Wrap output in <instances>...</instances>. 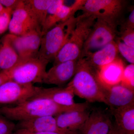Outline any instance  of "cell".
Returning <instances> with one entry per match:
<instances>
[{
  "mask_svg": "<svg viewBox=\"0 0 134 134\" xmlns=\"http://www.w3.org/2000/svg\"><path fill=\"white\" fill-rule=\"evenodd\" d=\"M10 81L6 72H0V86L6 82Z\"/></svg>",
  "mask_w": 134,
  "mask_h": 134,
  "instance_id": "1f68e13d",
  "label": "cell"
},
{
  "mask_svg": "<svg viewBox=\"0 0 134 134\" xmlns=\"http://www.w3.org/2000/svg\"><path fill=\"white\" fill-rule=\"evenodd\" d=\"M111 111L115 125L121 131L125 134H134V104Z\"/></svg>",
  "mask_w": 134,
  "mask_h": 134,
  "instance_id": "44dd1931",
  "label": "cell"
},
{
  "mask_svg": "<svg viewBox=\"0 0 134 134\" xmlns=\"http://www.w3.org/2000/svg\"><path fill=\"white\" fill-rule=\"evenodd\" d=\"M16 133L19 134H63L55 132H29L24 130H16Z\"/></svg>",
  "mask_w": 134,
  "mask_h": 134,
  "instance_id": "4dcf8cb0",
  "label": "cell"
},
{
  "mask_svg": "<svg viewBox=\"0 0 134 134\" xmlns=\"http://www.w3.org/2000/svg\"><path fill=\"white\" fill-rule=\"evenodd\" d=\"M114 126L108 113L100 108H95L77 134H110Z\"/></svg>",
  "mask_w": 134,
  "mask_h": 134,
  "instance_id": "8fae6325",
  "label": "cell"
},
{
  "mask_svg": "<svg viewBox=\"0 0 134 134\" xmlns=\"http://www.w3.org/2000/svg\"><path fill=\"white\" fill-rule=\"evenodd\" d=\"M40 87L33 84H20L12 81L0 86V108L13 106L33 97Z\"/></svg>",
  "mask_w": 134,
  "mask_h": 134,
  "instance_id": "ba28073f",
  "label": "cell"
},
{
  "mask_svg": "<svg viewBox=\"0 0 134 134\" xmlns=\"http://www.w3.org/2000/svg\"><path fill=\"white\" fill-rule=\"evenodd\" d=\"M125 68L122 61L118 58L102 67L99 70V76L103 85L110 86L120 83Z\"/></svg>",
  "mask_w": 134,
  "mask_h": 134,
  "instance_id": "ffe728a7",
  "label": "cell"
},
{
  "mask_svg": "<svg viewBox=\"0 0 134 134\" xmlns=\"http://www.w3.org/2000/svg\"><path fill=\"white\" fill-rule=\"evenodd\" d=\"M120 29H134V10L132 9L128 18L121 24Z\"/></svg>",
  "mask_w": 134,
  "mask_h": 134,
  "instance_id": "f1b7e54d",
  "label": "cell"
},
{
  "mask_svg": "<svg viewBox=\"0 0 134 134\" xmlns=\"http://www.w3.org/2000/svg\"><path fill=\"white\" fill-rule=\"evenodd\" d=\"M116 44L119 52L130 64L134 63V48L127 46L121 41L120 38H117Z\"/></svg>",
  "mask_w": 134,
  "mask_h": 134,
  "instance_id": "603a6c76",
  "label": "cell"
},
{
  "mask_svg": "<svg viewBox=\"0 0 134 134\" xmlns=\"http://www.w3.org/2000/svg\"><path fill=\"white\" fill-rule=\"evenodd\" d=\"M91 112L89 108L74 110L61 113L54 117L59 128L69 133L77 134Z\"/></svg>",
  "mask_w": 134,
  "mask_h": 134,
  "instance_id": "5bb4252c",
  "label": "cell"
},
{
  "mask_svg": "<svg viewBox=\"0 0 134 134\" xmlns=\"http://www.w3.org/2000/svg\"><path fill=\"white\" fill-rule=\"evenodd\" d=\"M49 62L38 57L20 60L12 69L6 72L10 81L20 84L42 83Z\"/></svg>",
  "mask_w": 134,
  "mask_h": 134,
  "instance_id": "5b68a950",
  "label": "cell"
},
{
  "mask_svg": "<svg viewBox=\"0 0 134 134\" xmlns=\"http://www.w3.org/2000/svg\"><path fill=\"white\" fill-rule=\"evenodd\" d=\"M120 39L127 46L134 48V29H120Z\"/></svg>",
  "mask_w": 134,
  "mask_h": 134,
  "instance_id": "4316f807",
  "label": "cell"
},
{
  "mask_svg": "<svg viewBox=\"0 0 134 134\" xmlns=\"http://www.w3.org/2000/svg\"><path fill=\"white\" fill-rule=\"evenodd\" d=\"M12 14V10L8 8L0 13V34L4 33L8 29Z\"/></svg>",
  "mask_w": 134,
  "mask_h": 134,
  "instance_id": "d4e9b609",
  "label": "cell"
},
{
  "mask_svg": "<svg viewBox=\"0 0 134 134\" xmlns=\"http://www.w3.org/2000/svg\"><path fill=\"white\" fill-rule=\"evenodd\" d=\"M64 2L63 0H53L48 8L47 17L56 14L64 5Z\"/></svg>",
  "mask_w": 134,
  "mask_h": 134,
  "instance_id": "83f0119b",
  "label": "cell"
},
{
  "mask_svg": "<svg viewBox=\"0 0 134 134\" xmlns=\"http://www.w3.org/2000/svg\"><path fill=\"white\" fill-rule=\"evenodd\" d=\"M9 34L12 45L20 60L38 57L42 36L41 31L34 30L21 36Z\"/></svg>",
  "mask_w": 134,
  "mask_h": 134,
  "instance_id": "30bf717a",
  "label": "cell"
},
{
  "mask_svg": "<svg viewBox=\"0 0 134 134\" xmlns=\"http://www.w3.org/2000/svg\"><path fill=\"white\" fill-rule=\"evenodd\" d=\"M20 60L12 45L9 34L5 35L0 40V72L12 69Z\"/></svg>",
  "mask_w": 134,
  "mask_h": 134,
  "instance_id": "d6986e66",
  "label": "cell"
},
{
  "mask_svg": "<svg viewBox=\"0 0 134 134\" xmlns=\"http://www.w3.org/2000/svg\"><path fill=\"white\" fill-rule=\"evenodd\" d=\"M96 19L95 16L85 13L77 17L69 38L56 55L54 64L80 59L84 44Z\"/></svg>",
  "mask_w": 134,
  "mask_h": 134,
  "instance_id": "3957f363",
  "label": "cell"
},
{
  "mask_svg": "<svg viewBox=\"0 0 134 134\" xmlns=\"http://www.w3.org/2000/svg\"><path fill=\"white\" fill-rule=\"evenodd\" d=\"M119 50L115 41L100 50L89 54L85 58L89 63L99 71L100 69L117 59Z\"/></svg>",
  "mask_w": 134,
  "mask_h": 134,
  "instance_id": "e0dca14e",
  "label": "cell"
},
{
  "mask_svg": "<svg viewBox=\"0 0 134 134\" xmlns=\"http://www.w3.org/2000/svg\"><path fill=\"white\" fill-rule=\"evenodd\" d=\"M77 95L87 102L104 103V86L100 81L99 71L91 65L85 58H80L74 76L67 85Z\"/></svg>",
  "mask_w": 134,
  "mask_h": 134,
  "instance_id": "7a4b0ae2",
  "label": "cell"
},
{
  "mask_svg": "<svg viewBox=\"0 0 134 134\" xmlns=\"http://www.w3.org/2000/svg\"><path fill=\"white\" fill-rule=\"evenodd\" d=\"M89 106L85 102L77 107H65L48 99L32 98L17 105L0 108V114L11 121L18 122L41 116H55L65 112L87 109Z\"/></svg>",
  "mask_w": 134,
  "mask_h": 134,
  "instance_id": "6da1fadb",
  "label": "cell"
},
{
  "mask_svg": "<svg viewBox=\"0 0 134 134\" xmlns=\"http://www.w3.org/2000/svg\"><path fill=\"white\" fill-rule=\"evenodd\" d=\"M6 8L3 7L1 3H0V13L3 12V10H5Z\"/></svg>",
  "mask_w": 134,
  "mask_h": 134,
  "instance_id": "836d02e7",
  "label": "cell"
},
{
  "mask_svg": "<svg viewBox=\"0 0 134 134\" xmlns=\"http://www.w3.org/2000/svg\"><path fill=\"white\" fill-rule=\"evenodd\" d=\"M121 83L134 90V65L130 64L125 68Z\"/></svg>",
  "mask_w": 134,
  "mask_h": 134,
  "instance_id": "cb8c5ba5",
  "label": "cell"
},
{
  "mask_svg": "<svg viewBox=\"0 0 134 134\" xmlns=\"http://www.w3.org/2000/svg\"><path fill=\"white\" fill-rule=\"evenodd\" d=\"M76 18L56 25L42 35L38 57L50 62L53 60L69 38Z\"/></svg>",
  "mask_w": 134,
  "mask_h": 134,
  "instance_id": "277c9868",
  "label": "cell"
},
{
  "mask_svg": "<svg viewBox=\"0 0 134 134\" xmlns=\"http://www.w3.org/2000/svg\"><path fill=\"white\" fill-rule=\"evenodd\" d=\"M104 103L111 110L123 108L134 104V91L121 83L110 86H104Z\"/></svg>",
  "mask_w": 134,
  "mask_h": 134,
  "instance_id": "7c38bea8",
  "label": "cell"
},
{
  "mask_svg": "<svg viewBox=\"0 0 134 134\" xmlns=\"http://www.w3.org/2000/svg\"><path fill=\"white\" fill-rule=\"evenodd\" d=\"M9 134H19L17 133H16V132L15 133H13L12 132V133H10Z\"/></svg>",
  "mask_w": 134,
  "mask_h": 134,
  "instance_id": "e575fe53",
  "label": "cell"
},
{
  "mask_svg": "<svg viewBox=\"0 0 134 134\" xmlns=\"http://www.w3.org/2000/svg\"><path fill=\"white\" fill-rule=\"evenodd\" d=\"M110 134H125L124 133L121 131L115 125H114L113 128L112 130L110 132Z\"/></svg>",
  "mask_w": 134,
  "mask_h": 134,
  "instance_id": "d6a6232c",
  "label": "cell"
},
{
  "mask_svg": "<svg viewBox=\"0 0 134 134\" xmlns=\"http://www.w3.org/2000/svg\"><path fill=\"white\" fill-rule=\"evenodd\" d=\"M85 1L86 0H77L70 7L64 4L56 14L47 17L41 29L42 35L56 25L74 16L76 12L80 10Z\"/></svg>",
  "mask_w": 134,
  "mask_h": 134,
  "instance_id": "ac0fdd59",
  "label": "cell"
},
{
  "mask_svg": "<svg viewBox=\"0 0 134 134\" xmlns=\"http://www.w3.org/2000/svg\"><path fill=\"white\" fill-rule=\"evenodd\" d=\"M20 1V0H0V3L6 8L11 9L13 13Z\"/></svg>",
  "mask_w": 134,
  "mask_h": 134,
  "instance_id": "f546056e",
  "label": "cell"
},
{
  "mask_svg": "<svg viewBox=\"0 0 134 134\" xmlns=\"http://www.w3.org/2000/svg\"><path fill=\"white\" fill-rule=\"evenodd\" d=\"M74 94L66 86L44 88L40 87L38 92L32 98H43L48 99L59 105L67 107H76L82 103H75L74 100Z\"/></svg>",
  "mask_w": 134,
  "mask_h": 134,
  "instance_id": "2e32d148",
  "label": "cell"
},
{
  "mask_svg": "<svg viewBox=\"0 0 134 134\" xmlns=\"http://www.w3.org/2000/svg\"><path fill=\"white\" fill-rule=\"evenodd\" d=\"M53 0H28L25 2L36 18L42 29L47 16L49 6Z\"/></svg>",
  "mask_w": 134,
  "mask_h": 134,
  "instance_id": "7402d4cb",
  "label": "cell"
},
{
  "mask_svg": "<svg viewBox=\"0 0 134 134\" xmlns=\"http://www.w3.org/2000/svg\"><path fill=\"white\" fill-rule=\"evenodd\" d=\"M14 122L0 114V134H9L15 129Z\"/></svg>",
  "mask_w": 134,
  "mask_h": 134,
  "instance_id": "484cf974",
  "label": "cell"
},
{
  "mask_svg": "<svg viewBox=\"0 0 134 134\" xmlns=\"http://www.w3.org/2000/svg\"><path fill=\"white\" fill-rule=\"evenodd\" d=\"M24 130L32 132H55L63 134H73L58 127L54 116H43L19 121L15 125L16 130Z\"/></svg>",
  "mask_w": 134,
  "mask_h": 134,
  "instance_id": "9a60e30c",
  "label": "cell"
},
{
  "mask_svg": "<svg viewBox=\"0 0 134 134\" xmlns=\"http://www.w3.org/2000/svg\"><path fill=\"white\" fill-rule=\"evenodd\" d=\"M79 60L53 64V66L46 72L42 83L54 85L62 87L74 76Z\"/></svg>",
  "mask_w": 134,
  "mask_h": 134,
  "instance_id": "4fadbf2b",
  "label": "cell"
},
{
  "mask_svg": "<svg viewBox=\"0 0 134 134\" xmlns=\"http://www.w3.org/2000/svg\"><path fill=\"white\" fill-rule=\"evenodd\" d=\"M117 33V26L97 18L84 44L80 58H84L114 41Z\"/></svg>",
  "mask_w": 134,
  "mask_h": 134,
  "instance_id": "52a82bcc",
  "label": "cell"
},
{
  "mask_svg": "<svg viewBox=\"0 0 134 134\" xmlns=\"http://www.w3.org/2000/svg\"><path fill=\"white\" fill-rule=\"evenodd\" d=\"M10 34L21 36L37 30L41 32L36 18L25 1L20 2L12 13L8 28Z\"/></svg>",
  "mask_w": 134,
  "mask_h": 134,
  "instance_id": "9c48e42d",
  "label": "cell"
},
{
  "mask_svg": "<svg viewBox=\"0 0 134 134\" xmlns=\"http://www.w3.org/2000/svg\"><path fill=\"white\" fill-rule=\"evenodd\" d=\"M126 4L123 0H86L80 10L117 26Z\"/></svg>",
  "mask_w": 134,
  "mask_h": 134,
  "instance_id": "8992f818",
  "label": "cell"
}]
</instances>
